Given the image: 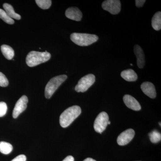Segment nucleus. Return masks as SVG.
Here are the masks:
<instances>
[{"mask_svg":"<svg viewBox=\"0 0 161 161\" xmlns=\"http://www.w3.org/2000/svg\"><path fill=\"white\" fill-rule=\"evenodd\" d=\"M81 112V108L78 106L69 107L60 115V126L63 128L68 127L80 115Z\"/></svg>","mask_w":161,"mask_h":161,"instance_id":"nucleus-1","label":"nucleus"},{"mask_svg":"<svg viewBox=\"0 0 161 161\" xmlns=\"http://www.w3.org/2000/svg\"><path fill=\"white\" fill-rule=\"evenodd\" d=\"M51 57L48 52L31 51L26 58V64L30 67H34L48 61Z\"/></svg>","mask_w":161,"mask_h":161,"instance_id":"nucleus-2","label":"nucleus"},{"mask_svg":"<svg viewBox=\"0 0 161 161\" xmlns=\"http://www.w3.org/2000/svg\"><path fill=\"white\" fill-rule=\"evenodd\" d=\"M70 39L77 45L87 46L96 42L98 40V37L95 35L74 33L71 35Z\"/></svg>","mask_w":161,"mask_h":161,"instance_id":"nucleus-3","label":"nucleus"},{"mask_svg":"<svg viewBox=\"0 0 161 161\" xmlns=\"http://www.w3.org/2000/svg\"><path fill=\"white\" fill-rule=\"evenodd\" d=\"M66 75H61L52 78L47 84L45 89V96L49 99L53 95L58 87L66 80Z\"/></svg>","mask_w":161,"mask_h":161,"instance_id":"nucleus-4","label":"nucleus"},{"mask_svg":"<svg viewBox=\"0 0 161 161\" xmlns=\"http://www.w3.org/2000/svg\"><path fill=\"white\" fill-rule=\"evenodd\" d=\"M95 77L93 74H89L84 76L78 81L75 89L78 92H84L88 90L95 83Z\"/></svg>","mask_w":161,"mask_h":161,"instance_id":"nucleus-5","label":"nucleus"},{"mask_svg":"<svg viewBox=\"0 0 161 161\" xmlns=\"http://www.w3.org/2000/svg\"><path fill=\"white\" fill-rule=\"evenodd\" d=\"M109 121L108 115L106 112H101L95 119L94 122V130L98 133H102L106 129Z\"/></svg>","mask_w":161,"mask_h":161,"instance_id":"nucleus-6","label":"nucleus"},{"mask_svg":"<svg viewBox=\"0 0 161 161\" xmlns=\"http://www.w3.org/2000/svg\"><path fill=\"white\" fill-rule=\"evenodd\" d=\"M104 10L108 11L112 14H117L121 10L120 2L119 0H107L102 5Z\"/></svg>","mask_w":161,"mask_h":161,"instance_id":"nucleus-7","label":"nucleus"},{"mask_svg":"<svg viewBox=\"0 0 161 161\" xmlns=\"http://www.w3.org/2000/svg\"><path fill=\"white\" fill-rule=\"evenodd\" d=\"M28 102V98L26 95H23L18 100L13 112V117L14 118H17L21 113L26 110Z\"/></svg>","mask_w":161,"mask_h":161,"instance_id":"nucleus-8","label":"nucleus"},{"mask_svg":"<svg viewBox=\"0 0 161 161\" xmlns=\"http://www.w3.org/2000/svg\"><path fill=\"white\" fill-rule=\"evenodd\" d=\"M135 136V132L132 129H128L122 132L117 139V143L119 146H125L130 143Z\"/></svg>","mask_w":161,"mask_h":161,"instance_id":"nucleus-9","label":"nucleus"},{"mask_svg":"<svg viewBox=\"0 0 161 161\" xmlns=\"http://www.w3.org/2000/svg\"><path fill=\"white\" fill-rule=\"evenodd\" d=\"M123 101L125 104L129 108L136 111L141 109V105L136 99L131 95H125L123 97Z\"/></svg>","mask_w":161,"mask_h":161,"instance_id":"nucleus-10","label":"nucleus"},{"mask_svg":"<svg viewBox=\"0 0 161 161\" xmlns=\"http://www.w3.org/2000/svg\"><path fill=\"white\" fill-rule=\"evenodd\" d=\"M141 89L145 95L151 98H155L156 96V92L155 86L153 84L150 82H144L141 85Z\"/></svg>","mask_w":161,"mask_h":161,"instance_id":"nucleus-11","label":"nucleus"},{"mask_svg":"<svg viewBox=\"0 0 161 161\" xmlns=\"http://www.w3.org/2000/svg\"><path fill=\"white\" fill-rule=\"evenodd\" d=\"M66 17L70 19L80 21L81 19L82 14L80 9L77 7H70L65 11Z\"/></svg>","mask_w":161,"mask_h":161,"instance_id":"nucleus-12","label":"nucleus"},{"mask_svg":"<svg viewBox=\"0 0 161 161\" xmlns=\"http://www.w3.org/2000/svg\"><path fill=\"white\" fill-rule=\"evenodd\" d=\"M134 52L137 58V66L139 68H143L145 64V55L143 51L139 45L136 44L134 47Z\"/></svg>","mask_w":161,"mask_h":161,"instance_id":"nucleus-13","label":"nucleus"},{"mask_svg":"<svg viewBox=\"0 0 161 161\" xmlns=\"http://www.w3.org/2000/svg\"><path fill=\"white\" fill-rule=\"evenodd\" d=\"M121 76L125 80L128 81H134L137 79V75L133 70L129 69L123 71Z\"/></svg>","mask_w":161,"mask_h":161,"instance_id":"nucleus-14","label":"nucleus"},{"mask_svg":"<svg viewBox=\"0 0 161 161\" xmlns=\"http://www.w3.org/2000/svg\"><path fill=\"white\" fill-rule=\"evenodd\" d=\"M3 8L5 9V11L7 14L11 19H16L17 20H20L21 19V16L15 12L13 7L10 4L5 3L3 5Z\"/></svg>","mask_w":161,"mask_h":161,"instance_id":"nucleus-15","label":"nucleus"},{"mask_svg":"<svg viewBox=\"0 0 161 161\" xmlns=\"http://www.w3.org/2000/svg\"><path fill=\"white\" fill-rule=\"evenodd\" d=\"M1 51L4 57L8 60H12L14 57V52L13 49L7 45H2L1 47Z\"/></svg>","mask_w":161,"mask_h":161,"instance_id":"nucleus-16","label":"nucleus"},{"mask_svg":"<svg viewBox=\"0 0 161 161\" xmlns=\"http://www.w3.org/2000/svg\"><path fill=\"white\" fill-rule=\"evenodd\" d=\"M152 26L156 31H159L161 29V12L156 13L152 19Z\"/></svg>","mask_w":161,"mask_h":161,"instance_id":"nucleus-17","label":"nucleus"},{"mask_svg":"<svg viewBox=\"0 0 161 161\" xmlns=\"http://www.w3.org/2000/svg\"><path fill=\"white\" fill-rule=\"evenodd\" d=\"M13 150L12 146L9 143L0 142V152L5 154H9Z\"/></svg>","mask_w":161,"mask_h":161,"instance_id":"nucleus-18","label":"nucleus"},{"mask_svg":"<svg viewBox=\"0 0 161 161\" xmlns=\"http://www.w3.org/2000/svg\"><path fill=\"white\" fill-rule=\"evenodd\" d=\"M149 136L150 141L153 143H157L161 141V133L157 130H153L149 133Z\"/></svg>","mask_w":161,"mask_h":161,"instance_id":"nucleus-19","label":"nucleus"},{"mask_svg":"<svg viewBox=\"0 0 161 161\" xmlns=\"http://www.w3.org/2000/svg\"><path fill=\"white\" fill-rule=\"evenodd\" d=\"M36 3L41 9H49L51 6L52 1L50 0H36Z\"/></svg>","mask_w":161,"mask_h":161,"instance_id":"nucleus-20","label":"nucleus"},{"mask_svg":"<svg viewBox=\"0 0 161 161\" xmlns=\"http://www.w3.org/2000/svg\"><path fill=\"white\" fill-rule=\"evenodd\" d=\"M0 19L9 24H13L14 23V20L9 17L5 10L1 9H0Z\"/></svg>","mask_w":161,"mask_h":161,"instance_id":"nucleus-21","label":"nucleus"},{"mask_svg":"<svg viewBox=\"0 0 161 161\" xmlns=\"http://www.w3.org/2000/svg\"><path fill=\"white\" fill-rule=\"evenodd\" d=\"M9 81L5 76L2 72H0V86L6 87L8 86Z\"/></svg>","mask_w":161,"mask_h":161,"instance_id":"nucleus-22","label":"nucleus"},{"mask_svg":"<svg viewBox=\"0 0 161 161\" xmlns=\"http://www.w3.org/2000/svg\"><path fill=\"white\" fill-rule=\"evenodd\" d=\"M7 111V106L5 102H0V117H3L6 115Z\"/></svg>","mask_w":161,"mask_h":161,"instance_id":"nucleus-23","label":"nucleus"},{"mask_svg":"<svg viewBox=\"0 0 161 161\" xmlns=\"http://www.w3.org/2000/svg\"><path fill=\"white\" fill-rule=\"evenodd\" d=\"M26 156L21 154L17 156L11 161H26Z\"/></svg>","mask_w":161,"mask_h":161,"instance_id":"nucleus-24","label":"nucleus"},{"mask_svg":"<svg viewBox=\"0 0 161 161\" xmlns=\"http://www.w3.org/2000/svg\"><path fill=\"white\" fill-rule=\"evenodd\" d=\"M145 2H146V1H145V0H136V7H138V8L142 7V6H143Z\"/></svg>","mask_w":161,"mask_h":161,"instance_id":"nucleus-25","label":"nucleus"},{"mask_svg":"<svg viewBox=\"0 0 161 161\" xmlns=\"http://www.w3.org/2000/svg\"><path fill=\"white\" fill-rule=\"evenodd\" d=\"M75 161V159L72 156H68L65 158L63 160V161Z\"/></svg>","mask_w":161,"mask_h":161,"instance_id":"nucleus-26","label":"nucleus"},{"mask_svg":"<svg viewBox=\"0 0 161 161\" xmlns=\"http://www.w3.org/2000/svg\"><path fill=\"white\" fill-rule=\"evenodd\" d=\"M83 161H96V160H94V159L92 158H87L86 159H85Z\"/></svg>","mask_w":161,"mask_h":161,"instance_id":"nucleus-27","label":"nucleus"},{"mask_svg":"<svg viewBox=\"0 0 161 161\" xmlns=\"http://www.w3.org/2000/svg\"><path fill=\"white\" fill-rule=\"evenodd\" d=\"M110 124H111V122L109 121L108 122V125H110Z\"/></svg>","mask_w":161,"mask_h":161,"instance_id":"nucleus-28","label":"nucleus"},{"mask_svg":"<svg viewBox=\"0 0 161 161\" xmlns=\"http://www.w3.org/2000/svg\"><path fill=\"white\" fill-rule=\"evenodd\" d=\"M130 65H132V64H130Z\"/></svg>","mask_w":161,"mask_h":161,"instance_id":"nucleus-29","label":"nucleus"}]
</instances>
